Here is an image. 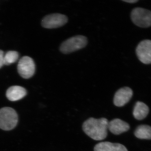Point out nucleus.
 <instances>
[{"label": "nucleus", "mask_w": 151, "mask_h": 151, "mask_svg": "<svg viewBox=\"0 0 151 151\" xmlns=\"http://www.w3.org/2000/svg\"><path fill=\"white\" fill-rule=\"evenodd\" d=\"M18 116L13 108L5 107L0 109V129L5 131L13 129L17 124Z\"/></svg>", "instance_id": "2"}, {"label": "nucleus", "mask_w": 151, "mask_h": 151, "mask_svg": "<svg viewBox=\"0 0 151 151\" xmlns=\"http://www.w3.org/2000/svg\"><path fill=\"white\" fill-rule=\"evenodd\" d=\"M108 119L105 118H90L84 122L82 128L84 133L89 137L94 140H103L108 135Z\"/></svg>", "instance_id": "1"}, {"label": "nucleus", "mask_w": 151, "mask_h": 151, "mask_svg": "<svg viewBox=\"0 0 151 151\" xmlns=\"http://www.w3.org/2000/svg\"><path fill=\"white\" fill-rule=\"evenodd\" d=\"M4 53L2 50H0V68L4 65Z\"/></svg>", "instance_id": "15"}, {"label": "nucleus", "mask_w": 151, "mask_h": 151, "mask_svg": "<svg viewBox=\"0 0 151 151\" xmlns=\"http://www.w3.org/2000/svg\"><path fill=\"white\" fill-rule=\"evenodd\" d=\"M131 19L133 23L139 27H148L151 26V12L149 10L136 8L131 13Z\"/></svg>", "instance_id": "4"}, {"label": "nucleus", "mask_w": 151, "mask_h": 151, "mask_svg": "<svg viewBox=\"0 0 151 151\" xmlns=\"http://www.w3.org/2000/svg\"><path fill=\"white\" fill-rule=\"evenodd\" d=\"M27 95V91L22 86H12L7 89L6 96L9 100L16 101L21 100Z\"/></svg>", "instance_id": "11"}, {"label": "nucleus", "mask_w": 151, "mask_h": 151, "mask_svg": "<svg viewBox=\"0 0 151 151\" xmlns=\"http://www.w3.org/2000/svg\"><path fill=\"white\" fill-rule=\"evenodd\" d=\"M133 91L129 87H124L119 89L114 96L113 103L116 106L123 107L128 103L133 96Z\"/></svg>", "instance_id": "8"}, {"label": "nucleus", "mask_w": 151, "mask_h": 151, "mask_svg": "<svg viewBox=\"0 0 151 151\" xmlns=\"http://www.w3.org/2000/svg\"><path fill=\"white\" fill-rule=\"evenodd\" d=\"M134 134L139 139H151V127L148 125H141L135 130Z\"/></svg>", "instance_id": "13"}, {"label": "nucleus", "mask_w": 151, "mask_h": 151, "mask_svg": "<svg viewBox=\"0 0 151 151\" xmlns=\"http://www.w3.org/2000/svg\"><path fill=\"white\" fill-rule=\"evenodd\" d=\"M124 1L129 3H135L138 1L137 0H123Z\"/></svg>", "instance_id": "16"}, {"label": "nucleus", "mask_w": 151, "mask_h": 151, "mask_svg": "<svg viewBox=\"0 0 151 151\" xmlns=\"http://www.w3.org/2000/svg\"><path fill=\"white\" fill-rule=\"evenodd\" d=\"M136 53L140 61L144 64L151 63V40H144L138 45Z\"/></svg>", "instance_id": "7"}, {"label": "nucleus", "mask_w": 151, "mask_h": 151, "mask_svg": "<svg viewBox=\"0 0 151 151\" xmlns=\"http://www.w3.org/2000/svg\"><path fill=\"white\" fill-rule=\"evenodd\" d=\"M87 42L86 37L75 36L63 42L60 47V50L63 53L69 54L84 48L87 45Z\"/></svg>", "instance_id": "3"}, {"label": "nucleus", "mask_w": 151, "mask_h": 151, "mask_svg": "<svg viewBox=\"0 0 151 151\" xmlns=\"http://www.w3.org/2000/svg\"><path fill=\"white\" fill-rule=\"evenodd\" d=\"M94 151H128L127 148L119 143L102 142L95 146Z\"/></svg>", "instance_id": "10"}, {"label": "nucleus", "mask_w": 151, "mask_h": 151, "mask_svg": "<svg viewBox=\"0 0 151 151\" xmlns=\"http://www.w3.org/2000/svg\"><path fill=\"white\" fill-rule=\"evenodd\" d=\"M19 58V54L15 51H9L4 56V65H9L15 62Z\"/></svg>", "instance_id": "14"}, {"label": "nucleus", "mask_w": 151, "mask_h": 151, "mask_svg": "<svg viewBox=\"0 0 151 151\" xmlns=\"http://www.w3.org/2000/svg\"><path fill=\"white\" fill-rule=\"evenodd\" d=\"M149 112V108L147 105L142 102L138 101L134 108L133 115L137 120H142L147 117Z\"/></svg>", "instance_id": "12"}, {"label": "nucleus", "mask_w": 151, "mask_h": 151, "mask_svg": "<svg viewBox=\"0 0 151 151\" xmlns=\"http://www.w3.org/2000/svg\"><path fill=\"white\" fill-rule=\"evenodd\" d=\"M17 69L19 74L22 78L26 79L30 78L35 72L34 61L29 57H23L19 61Z\"/></svg>", "instance_id": "6"}, {"label": "nucleus", "mask_w": 151, "mask_h": 151, "mask_svg": "<svg viewBox=\"0 0 151 151\" xmlns=\"http://www.w3.org/2000/svg\"><path fill=\"white\" fill-rule=\"evenodd\" d=\"M108 129L112 134L119 135L129 131L130 126L127 122L120 119H116L109 122Z\"/></svg>", "instance_id": "9"}, {"label": "nucleus", "mask_w": 151, "mask_h": 151, "mask_svg": "<svg viewBox=\"0 0 151 151\" xmlns=\"http://www.w3.org/2000/svg\"><path fill=\"white\" fill-rule=\"evenodd\" d=\"M68 22L67 16L62 14H50L45 17L41 22L42 26L47 29L57 28L63 26Z\"/></svg>", "instance_id": "5"}]
</instances>
